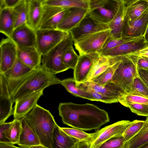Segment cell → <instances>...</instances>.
I'll return each instance as SVG.
<instances>
[{
  "label": "cell",
  "mask_w": 148,
  "mask_h": 148,
  "mask_svg": "<svg viewBox=\"0 0 148 148\" xmlns=\"http://www.w3.org/2000/svg\"><path fill=\"white\" fill-rule=\"evenodd\" d=\"M138 148H148V142Z\"/></svg>",
  "instance_id": "db71d44e"
},
{
  "label": "cell",
  "mask_w": 148,
  "mask_h": 148,
  "mask_svg": "<svg viewBox=\"0 0 148 148\" xmlns=\"http://www.w3.org/2000/svg\"><path fill=\"white\" fill-rule=\"evenodd\" d=\"M125 6L124 0H121L119 10L113 18L108 24L111 32L110 36L112 38H122L125 16Z\"/></svg>",
  "instance_id": "cb8c5ba5"
},
{
  "label": "cell",
  "mask_w": 148,
  "mask_h": 148,
  "mask_svg": "<svg viewBox=\"0 0 148 148\" xmlns=\"http://www.w3.org/2000/svg\"><path fill=\"white\" fill-rule=\"evenodd\" d=\"M58 110L63 123L82 130L99 129L110 121L108 113L93 104L61 103Z\"/></svg>",
  "instance_id": "6da1fadb"
},
{
  "label": "cell",
  "mask_w": 148,
  "mask_h": 148,
  "mask_svg": "<svg viewBox=\"0 0 148 148\" xmlns=\"http://www.w3.org/2000/svg\"><path fill=\"white\" fill-rule=\"evenodd\" d=\"M148 142V117L142 129L134 137L125 143L123 148H138Z\"/></svg>",
  "instance_id": "4dcf8cb0"
},
{
  "label": "cell",
  "mask_w": 148,
  "mask_h": 148,
  "mask_svg": "<svg viewBox=\"0 0 148 148\" xmlns=\"http://www.w3.org/2000/svg\"><path fill=\"white\" fill-rule=\"evenodd\" d=\"M43 5V13L40 26L45 22L53 16L66 9L69 8L47 5Z\"/></svg>",
  "instance_id": "60d3db41"
},
{
  "label": "cell",
  "mask_w": 148,
  "mask_h": 148,
  "mask_svg": "<svg viewBox=\"0 0 148 148\" xmlns=\"http://www.w3.org/2000/svg\"><path fill=\"white\" fill-rule=\"evenodd\" d=\"M77 86L86 90H90L114 97L119 99L124 91L113 82L103 86L91 82L76 83Z\"/></svg>",
  "instance_id": "ac0fdd59"
},
{
  "label": "cell",
  "mask_w": 148,
  "mask_h": 148,
  "mask_svg": "<svg viewBox=\"0 0 148 148\" xmlns=\"http://www.w3.org/2000/svg\"><path fill=\"white\" fill-rule=\"evenodd\" d=\"M128 55L135 56L137 57H143L148 59V46L138 51Z\"/></svg>",
  "instance_id": "7dc6e473"
},
{
  "label": "cell",
  "mask_w": 148,
  "mask_h": 148,
  "mask_svg": "<svg viewBox=\"0 0 148 148\" xmlns=\"http://www.w3.org/2000/svg\"><path fill=\"white\" fill-rule=\"evenodd\" d=\"M121 1V0H89L87 14L108 24L117 12Z\"/></svg>",
  "instance_id": "8992f818"
},
{
  "label": "cell",
  "mask_w": 148,
  "mask_h": 148,
  "mask_svg": "<svg viewBox=\"0 0 148 148\" xmlns=\"http://www.w3.org/2000/svg\"><path fill=\"white\" fill-rule=\"evenodd\" d=\"M100 56L99 53L79 55L73 71V78L76 83L86 81L94 62Z\"/></svg>",
  "instance_id": "4fadbf2b"
},
{
  "label": "cell",
  "mask_w": 148,
  "mask_h": 148,
  "mask_svg": "<svg viewBox=\"0 0 148 148\" xmlns=\"http://www.w3.org/2000/svg\"><path fill=\"white\" fill-rule=\"evenodd\" d=\"M89 143L85 142L78 141L76 144V148H90Z\"/></svg>",
  "instance_id": "681fc988"
},
{
  "label": "cell",
  "mask_w": 148,
  "mask_h": 148,
  "mask_svg": "<svg viewBox=\"0 0 148 148\" xmlns=\"http://www.w3.org/2000/svg\"><path fill=\"white\" fill-rule=\"evenodd\" d=\"M145 121L135 120L131 124L124 132L123 137L126 142L135 136L143 127Z\"/></svg>",
  "instance_id": "8d00e7d4"
},
{
  "label": "cell",
  "mask_w": 148,
  "mask_h": 148,
  "mask_svg": "<svg viewBox=\"0 0 148 148\" xmlns=\"http://www.w3.org/2000/svg\"><path fill=\"white\" fill-rule=\"evenodd\" d=\"M13 104L6 81L0 74V124L13 115Z\"/></svg>",
  "instance_id": "e0dca14e"
},
{
  "label": "cell",
  "mask_w": 148,
  "mask_h": 148,
  "mask_svg": "<svg viewBox=\"0 0 148 148\" xmlns=\"http://www.w3.org/2000/svg\"><path fill=\"white\" fill-rule=\"evenodd\" d=\"M122 60L110 67L103 73L93 78L89 82H91L103 86L105 85L110 82H113L112 79L114 74L120 64Z\"/></svg>",
  "instance_id": "d6a6232c"
},
{
  "label": "cell",
  "mask_w": 148,
  "mask_h": 148,
  "mask_svg": "<svg viewBox=\"0 0 148 148\" xmlns=\"http://www.w3.org/2000/svg\"><path fill=\"white\" fill-rule=\"evenodd\" d=\"M138 71L139 76L148 87V71L141 69Z\"/></svg>",
  "instance_id": "c3c4849f"
},
{
  "label": "cell",
  "mask_w": 148,
  "mask_h": 148,
  "mask_svg": "<svg viewBox=\"0 0 148 148\" xmlns=\"http://www.w3.org/2000/svg\"><path fill=\"white\" fill-rule=\"evenodd\" d=\"M131 122L127 120L119 121L94 133L89 142L90 148H99L104 143L111 138L123 137L124 132Z\"/></svg>",
  "instance_id": "ba28073f"
},
{
  "label": "cell",
  "mask_w": 148,
  "mask_h": 148,
  "mask_svg": "<svg viewBox=\"0 0 148 148\" xmlns=\"http://www.w3.org/2000/svg\"><path fill=\"white\" fill-rule=\"evenodd\" d=\"M148 25V8L138 18L130 22H124L122 37L143 36Z\"/></svg>",
  "instance_id": "9a60e30c"
},
{
  "label": "cell",
  "mask_w": 148,
  "mask_h": 148,
  "mask_svg": "<svg viewBox=\"0 0 148 148\" xmlns=\"http://www.w3.org/2000/svg\"><path fill=\"white\" fill-rule=\"evenodd\" d=\"M20 119L22 130L18 145L22 148H29L33 146L41 145L37 136L24 119L22 118Z\"/></svg>",
  "instance_id": "d4e9b609"
},
{
  "label": "cell",
  "mask_w": 148,
  "mask_h": 148,
  "mask_svg": "<svg viewBox=\"0 0 148 148\" xmlns=\"http://www.w3.org/2000/svg\"><path fill=\"white\" fill-rule=\"evenodd\" d=\"M124 106L129 108L132 112L138 115L148 117V104L128 103Z\"/></svg>",
  "instance_id": "b9f144b4"
},
{
  "label": "cell",
  "mask_w": 148,
  "mask_h": 148,
  "mask_svg": "<svg viewBox=\"0 0 148 148\" xmlns=\"http://www.w3.org/2000/svg\"><path fill=\"white\" fill-rule=\"evenodd\" d=\"M148 46V42L146 41L144 36H141L100 54L107 57L125 56Z\"/></svg>",
  "instance_id": "7c38bea8"
},
{
  "label": "cell",
  "mask_w": 148,
  "mask_h": 148,
  "mask_svg": "<svg viewBox=\"0 0 148 148\" xmlns=\"http://www.w3.org/2000/svg\"><path fill=\"white\" fill-rule=\"evenodd\" d=\"M9 38L18 46L27 47L36 46V31L26 24L15 28Z\"/></svg>",
  "instance_id": "5bb4252c"
},
{
  "label": "cell",
  "mask_w": 148,
  "mask_h": 148,
  "mask_svg": "<svg viewBox=\"0 0 148 148\" xmlns=\"http://www.w3.org/2000/svg\"><path fill=\"white\" fill-rule=\"evenodd\" d=\"M23 118L37 136L40 144L51 148L53 132L57 124L49 110L37 104Z\"/></svg>",
  "instance_id": "3957f363"
},
{
  "label": "cell",
  "mask_w": 148,
  "mask_h": 148,
  "mask_svg": "<svg viewBox=\"0 0 148 148\" xmlns=\"http://www.w3.org/2000/svg\"><path fill=\"white\" fill-rule=\"evenodd\" d=\"M36 47L42 56L47 54L70 34L58 29H39L36 31Z\"/></svg>",
  "instance_id": "52a82bcc"
},
{
  "label": "cell",
  "mask_w": 148,
  "mask_h": 148,
  "mask_svg": "<svg viewBox=\"0 0 148 148\" xmlns=\"http://www.w3.org/2000/svg\"><path fill=\"white\" fill-rule=\"evenodd\" d=\"M43 0H28L26 24L36 31L40 28L43 13Z\"/></svg>",
  "instance_id": "ffe728a7"
},
{
  "label": "cell",
  "mask_w": 148,
  "mask_h": 148,
  "mask_svg": "<svg viewBox=\"0 0 148 148\" xmlns=\"http://www.w3.org/2000/svg\"><path fill=\"white\" fill-rule=\"evenodd\" d=\"M72 148H76V145L74 146Z\"/></svg>",
  "instance_id": "11a10c76"
},
{
  "label": "cell",
  "mask_w": 148,
  "mask_h": 148,
  "mask_svg": "<svg viewBox=\"0 0 148 148\" xmlns=\"http://www.w3.org/2000/svg\"><path fill=\"white\" fill-rule=\"evenodd\" d=\"M131 92L137 93L148 98V87L139 75L134 80Z\"/></svg>",
  "instance_id": "ab89813d"
},
{
  "label": "cell",
  "mask_w": 148,
  "mask_h": 148,
  "mask_svg": "<svg viewBox=\"0 0 148 148\" xmlns=\"http://www.w3.org/2000/svg\"><path fill=\"white\" fill-rule=\"evenodd\" d=\"M86 91L93 98L95 101H99L106 103L119 102V99L118 98L92 91Z\"/></svg>",
  "instance_id": "7bdbcfd3"
},
{
  "label": "cell",
  "mask_w": 148,
  "mask_h": 148,
  "mask_svg": "<svg viewBox=\"0 0 148 148\" xmlns=\"http://www.w3.org/2000/svg\"><path fill=\"white\" fill-rule=\"evenodd\" d=\"M33 69L23 63L17 58L12 67L3 74L1 75H2L6 81H12L23 77Z\"/></svg>",
  "instance_id": "83f0119b"
},
{
  "label": "cell",
  "mask_w": 148,
  "mask_h": 148,
  "mask_svg": "<svg viewBox=\"0 0 148 148\" xmlns=\"http://www.w3.org/2000/svg\"><path fill=\"white\" fill-rule=\"evenodd\" d=\"M125 6L124 22H130L140 17L148 8V0H124Z\"/></svg>",
  "instance_id": "7402d4cb"
},
{
  "label": "cell",
  "mask_w": 148,
  "mask_h": 148,
  "mask_svg": "<svg viewBox=\"0 0 148 148\" xmlns=\"http://www.w3.org/2000/svg\"><path fill=\"white\" fill-rule=\"evenodd\" d=\"M78 56L74 50L73 46L70 47L65 52L63 58V62L68 70L74 69L77 63Z\"/></svg>",
  "instance_id": "74e56055"
},
{
  "label": "cell",
  "mask_w": 148,
  "mask_h": 148,
  "mask_svg": "<svg viewBox=\"0 0 148 148\" xmlns=\"http://www.w3.org/2000/svg\"><path fill=\"white\" fill-rule=\"evenodd\" d=\"M60 81L55 75L51 73L41 65L18 79L6 82L13 103L25 96L50 86L60 84Z\"/></svg>",
  "instance_id": "7a4b0ae2"
},
{
  "label": "cell",
  "mask_w": 148,
  "mask_h": 148,
  "mask_svg": "<svg viewBox=\"0 0 148 148\" xmlns=\"http://www.w3.org/2000/svg\"><path fill=\"white\" fill-rule=\"evenodd\" d=\"M44 90H42L25 96L16 101L13 110L14 119H20L31 111L43 95Z\"/></svg>",
  "instance_id": "2e32d148"
},
{
  "label": "cell",
  "mask_w": 148,
  "mask_h": 148,
  "mask_svg": "<svg viewBox=\"0 0 148 148\" xmlns=\"http://www.w3.org/2000/svg\"><path fill=\"white\" fill-rule=\"evenodd\" d=\"M110 29L108 24L97 20L87 14L69 32L74 42L92 34Z\"/></svg>",
  "instance_id": "30bf717a"
},
{
  "label": "cell",
  "mask_w": 148,
  "mask_h": 148,
  "mask_svg": "<svg viewBox=\"0 0 148 148\" xmlns=\"http://www.w3.org/2000/svg\"><path fill=\"white\" fill-rule=\"evenodd\" d=\"M119 102L124 106L128 103L148 104V98L136 93H125L120 98Z\"/></svg>",
  "instance_id": "836d02e7"
},
{
  "label": "cell",
  "mask_w": 148,
  "mask_h": 148,
  "mask_svg": "<svg viewBox=\"0 0 148 148\" xmlns=\"http://www.w3.org/2000/svg\"><path fill=\"white\" fill-rule=\"evenodd\" d=\"M78 141L65 133L57 124L53 132L51 148H72Z\"/></svg>",
  "instance_id": "484cf974"
},
{
  "label": "cell",
  "mask_w": 148,
  "mask_h": 148,
  "mask_svg": "<svg viewBox=\"0 0 148 148\" xmlns=\"http://www.w3.org/2000/svg\"><path fill=\"white\" fill-rule=\"evenodd\" d=\"M137 58L131 55L124 56L114 74L113 82L125 93L131 92L134 80L138 75Z\"/></svg>",
  "instance_id": "5b68a950"
},
{
  "label": "cell",
  "mask_w": 148,
  "mask_h": 148,
  "mask_svg": "<svg viewBox=\"0 0 148 148\" xmlns=\"http://www.w3.org/2000/svg\"><path fill=\"white\" fill-rule=\"evenodd\" d=\"M13 8H6L0 10V32L9 37L15 27Z\"/></svg>",
  "instance_id": "4316f807"
},
{
  "label": "cell",
  "mask_w": 148,
  "mask_h": 148,
  "mask_svg": "<svg viewBox=\"0 0 148 148\" xmlns=\"http://www.w3.org/2000/svg\"><path fill=\"white\" fill-rule=\"evenodd\" d=\"M21 0H0V10L6 8H13Z\"/></svg>",
  "instance_id": "f6af8a7d"
},
{
  "label": "cell",
  "mask_w": 148,
  "mask_h": 148,
  "mask_svg": "<svg viewBox=\"0 0 148 148\" xmlns=\"http://www.w3.org/2000/svg\"><path fill=\"white\" fill-rule=\"evenodd\" d=\"M144 36L146 41L148 42V25Z\"/></svg>",
  "instance_id": "f5cc1de1"
},
{
  "label": "cell",
  "mask_w": 148,
  "mask_h": 148,
  "mask_svg": "<svg viewBox=\"0 0 148 148\" xmlns=\"http://www.w3.org/2000/svg\"><path fill=\"white\" fill-rule=\"evenodd\" d=\"M136 64L137 69H141L148 71V59L137 57Z\"/></svg>",
  "instance_id": "bcb514c9"
},
{
  "label": "cell",
  "mask_w": 148,
  "mask_h": 148,
  "mask_svg": "<svg viewBox=\"0 0 148 148\" xmlns=\"http://www.w3.org/2000/svg\"><path fill=\"white\" fill-rule=\"evenodd\" d=\"M0 148H22L18 147L11 143H0Z\"/></svg>",
  "instance_id": "f907efd6"
},
{
  "label": "cell",
  "mask_w": 148,
  "mask_h": 148,
  "mask_svg": "<svg viewBox=\"0 0 148 148\" xmlns=\"http://www.w3.org/2000/svg\"><path fill=\"white\" fill-rule=\"evenodd\" d=\"M0 74L13 66L17 58V46L10 38L2 39L0 44Z\"/></svg>",
  "instance_id": "8fae6325"
},
{
  "label": "cell",
  "mask_w": 148,
  "mask_h": 148,
  "mask_svg": "<svg viewBox=\"0 0 148 148\" xmlns=\"http://www.w3.org/2000/svg\"><path fill=\"white\" fill-rule=\"evenodd\" d=\"M71 8H67L53 16L43 24L39 29H57L58 26L70 11Z\"/></svg>",
  "instance_id": "e575fe53"
},
{
  "label": "cell",
  "mask_w": 148,
  "mask_h": 148,
  "mask_svg": "<svg viewBox=\"0 0 148 148\" xmlns=\"http://www.w3.org/2000/svg\"><path fill=\"white\" fill-rule=\"evenodd\" d=\"M88 12V10L71 8L70 11L58 26L57 29L69 32L79 24Z\"/></svg>",
  "instance_id": "44dd1931"
},
{
  "label": "cell",
  "mask_w": 148,
  "mask_h": 148,
  "mask_svg": "<svg viewBox=\"0 0 148 148\" xmlns=\"http://www.w3.org/2000/svg\"><path fill=\"white\" fill-rule=\"evenodd\" d=\"M138 38V37H123L120 38H115L109 36L105 42L102 49L99 53L100 54L101 53L106 50L116 47L122 44L129 42Z\"/></svg>",
  "instance_id": "f35d334b"
},
{
  "label": "cell",
  "mask_w": 148,
  "mask_h": 148,
  "mask_svg": "<svg viewBox=\"0 0 148 148\" xmlns=\"http://www.w3.org/2000/svg\"><path fill=\"white\" fill-rule=\"evenodd\" d=\"M74 40L70 34L45 55L42 56L41 65L52 74L55 75L68 69L63 62L67 50L73 46Z\"/></svg>",
  "instance_id": "277c9868"
},
{
  "label": "cell",
  "mask_w": 148,
  "mask_h": 148,
  "mask_svg": "<svg viewBox=\"0 0 148 148\" xmlns=\"http://www.w3.org/2000/svg\"><path fill=\"white\" fill-rule=\"evenodd\" d=\"M60 84L63 86L69 92L75 96L95 101L93 98L87 91L77 86L76 82L73 78L60 80Z\"/></svg>",
  "instance_id": "f546056e"
},
{
  "label": "cell",
  "mask_w": 148,
  "mask_h": 148,
  "mask_svg": "<svg viewBox=\"0 0 148 148\" xmlns=\"http://www.w3.org/2000/svg\"><path fill=\"white\" fill-rule=\"evenodd\" d=\"M28 10V0H21L13 8V13L15 20L14 29L26 24Z\"/></svg>",
  "instance_id": "1f68e13d"
},
{
  "label": "cell",
  "mask_w": 148,
  "mask_h": 148,
  "mask_svg": "<svg viewBox=\"0 0 148 148\" xmlns=\"http://www.w3.org/2000/svg\"><path fill=\"white\" fill-rule=\"evenodd\" d=\"M125 143L123 137L114 138L104 143L99 148H123Z\"/></svg>",
  "instance_id": "ee69618b"
},
{
  "label": "cell",
  "mask_w": 148,
  "mask_h": 148,
  "mask_svg": "<svg viewBox=\"0 0 148 148\" xmlns=\"http://www.w3.org/2000/svg\"><path fill=\"white\" fill-rule=\"evenodd\" d=\"M124 56L110 57L100 55L94 62L86 82H89L100 75L110 67L121 60Z\"/></svg>",
  "instance_id": "603a6c76"
},
{
  "label": "cell",
  "mask_w": 148,
  "mask_h": 148,
  "mask_svg": "<svg viewBox=\"0 0 148 148\" xmlns=\"http://www.w3.org/2000/svg\"><path fill=\"white\" fill-rule=\"evenodd\" d=\"M110 29L95 33L74 42V45L79 55L99 53L110 36Z\"/></svg>",
  "instance_id": "9c48e42d"
},
{
  "label": "cell",
  "mask_w": 148,
  "mask_h": 148,
  "mask_svg": "<svg viewBox=\"0 0 148 148\" xmlns=\"http://www.w3.org/2000/svg\"><path fill=\"white\" fill-rule=\"evenodd\" d=\"M42 56L36 47L17 46V58L23 63L32 69L41 65Z\"/></svg>",
  "instance_id": "d6986e66"
},
{
  "label": "cell",
  "mask_w": 148,
  "mask_h": 148,
  "mask_svg": "<svg viewBox=\"0 0 148 148\" xmlns=\"http://www.w3.org/2000/svg\"><path fill=\"white\" fill-rule=\"evenodd\" d=\"M42 4L65 8H78L88 10L89 0H43Z\"/></svg>",
  "instance_id": "f1b7e54d"
},
{
  "label": "cell",
  "mask_w": 148,
  "mask_h": 148,
  "mask_svg": "<svg viewBox=\"0 0 148 148\" xmlns=\"http://www.w3.org/2000/svg\"><path fill=\"white\" fill-rule=\"evenodd\" d=\"M60 128L68 135L80 142L89 143L94 134V133H87L82 130L73 128Z\"/></svg>",
  "instance_id": "d590c367"
},
{
  "label": "cell",
  "mask_w": 148,
  "mask_h": 148,
  "mask_svg": "<svg viewBox=\"0 0 148 148\" xmlns=\"http://www.w3.org/2000/svg\"><path fill=\"white\" fill-rule=\"evenodd\" d=\"M29 148H47L44 146L41 145H39L35 146H33L29 147Z\"/></svg>",
  "instance_id": "816d5d0a"
}]
</instances>
